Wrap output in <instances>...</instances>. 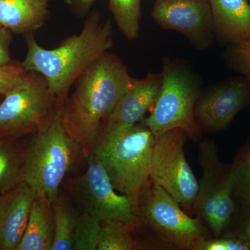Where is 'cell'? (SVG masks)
<instances>
[{
	"instance_id": "1",
	"label": "cell",
	"mask_w": 250,
	"mask_h": 250,
	"mask_svg": "<svg viewBox=\"0 0 250 250\" xmlns=\"http://www.w3.org/2000/svg\"><path fill=\"white\" fill-rule=\"evenodd\" d=\"M134 80L121 59L108 51L79 77L71 96L57 106L83 157L93 151L108 116Z\"/></svg>"
},
{
	"instance_id": "2",
	"label": "cell",
	"mask_w": 250,
	"mask_h": 250,
	"mask_svg": "<svg viewBox=\"0 0 250 250\" xmlns=\"http://www.w3.org/2000/svg\"><path fill=\"white\" fill-rule=\"evenodd\" d=\"M27 43L21 65L26 71L43 76L58 106L79 77L113 47V28L109 20L103 21L100 13L93 12L80 34L69 36L56 48H43L32 36H28Z\"/></svg>"
},
{
	"instance_id": "3",
	"label": "cell",
	"mask_w": 250,
	"mask_h": 250,
	"mask_svg": "<svg viewBox=\"0 0 250 250\" xmlns=\"http://www.w3.org/2000/svg\"><path fill=\"white\" fill-rule=\"evenodd\" d=\"M155 139L143 124L104 126L91 152L104 167L117 191L137 209L150 187Z\"/></svg>"
},
{
	"instance_id": "4",
	"label": "cell",
	"mask_w": 250,
	"mask_h": 250,
	"mask_svg": "<svg viewBox=\"0 0 250 250\" xmlns=\"http://www.w3.org/2000/svg\"><path fill=\"white\" fill-rule=\"evenodd\" d=\"M80 154L83 156L80 146L67 131L57 107L26 149L23 182L53 202Z\"/></svg>"
},
{
	"instance_id": "5",
	"label": "cell",
	"mask_w": 250,
	"mask_h": 250,
	"mask_svg": "<svg viewBox=\"0 0 250 250\" xmlns=\"http://www.w3.org/2000/svg\"><path fill=\"white\" fill-rule=\"evenodd\" d=\"M162 83L150 116L141 124L155 139L171 129L183 130L187 137L198 141L202 130L195 121V106L200 98L197 81L187 69L166 60L161 72Z\"/></svg>"
},
{
	"instance_id": "6",
	"label": "cell",
	"mask_w": 250,
	"mask_h": 250,
	"mask_svg": "<svg viewBox=\"0 0 250 250\" xmlns=\"http://www.w3.org/2000/svg\"><path fill=\"white\" fill-rule=\"evenodd\" d=\"M199 161L203 175L199 183L193 213L207 223L215 237L220 236L231 223L236 209L229 166L220 161L218 147L213 139L200 142Z\"/></svg>"
},
{
	"instance_id": "7",
	"label": "cell",
	"mask_w": 250,
	"mask_h": 250,
	"mask_svg": "<svg viewBox=\"0 0 250 250\" xmlns=\"http://www.w3.org/2000/svg\"><path fill=\"white\" fill-rule=\"evenodd\" d=\"M183 130L171 129L156 138L150 166L152 183L174 197L188 214L193 213L199 182L186 158Z\"/></svg>"
},
{
	"instance_id": "8",
	"label": "cell",
	"mask_w": 250,
	"mask_h": 250,
	"mask_svg": "<svg viewBox=\"0 0 250 250\" xmlns=\"http://www.w3.org/2000/svg\"><path fill=\"white\" fill-rule=\"evenodd\" d=\"M57 100L43 76L28 72L22 85L5 95L0 104V136L39 131L57 108Z\"/></svg>"
},
{
	"instance_id": "9",
	"label": "cell",
	"mask_w": 250,
	"mask_h": 250,
	"mask_svg": "<svg viewBox=\"0 0 250 250\" xmlns=\"http://www.w3.org/2000/svg\"><path fill=\"white\" fill-rule=\"evenodd\" d=\"M85 159L86 169L75 183V195L83 211L102 223L113 222L134 228L138 221L137 208L117 191L104 167L92 153Z\"/></svg>"
},
{
	"instance_id": "10",
	"label": "cell",
	"mask_w": 250,
	"mask_h": 250,
	"mask_svg": "<svg viewBox=\"0 0 250 250\" xmlns=\"http://www.w3.org/2000/svg\"><path fill=\"white\" fill-rule=\"evenodd\" d=\"M139 207L145 220L180 249L193 250L199 242L207 238L203 222L184 211L178 202L159 185L152 183Z\"/></svg>"
},
{
	"instance_id": "11",
	"label": "cell",
	"mask_w": 250,
	"mask_h": 250,
	"mask_svg": "<svg viewBox=\"0 0 250 250\" xmlns=\"http://www.w3.org/2000/svg\"><path fill=\"white\" fill-rule=\"evenodd\" d=\"M152 16L163 29L182 33L200 48L209 45L213 31L209 0H156Z\"/></svg>"
},
{
	"instance_id": "12",
	"label": "cell",
	"mask_w": 250,
	"mask_h": 250,
	"mask_svg": "<svg viewBox=\"0 0 250 250\" xmlns=\"http://www.w3.org/2000/svg\"><path fill=\"white\" fill-rule=\"evenodd\" d=\"M250 99V87L246 80L225 82L199 98L194 111L195 121L207 132L226 129Z\"/></svg>"
},
{
	"instance_id": "13",
	"label": "cell",
	"mask_w": 250,
	"mask_h": 250,
	"mask_svg": "<svg viewBox=\"0 0 250 250\" xmlns=\"http://www.w3.org/2000/svg\"><path fill=\"white\" fill-rule=\"evenodd\" d=\"M36 197L24 182L0 195V250H17Z\"/></svg>"
},
{
	"instance_id": "14",
	"label": "cell",
	"mask_w": 250,
	"mask_h": 250,
	"mask_svg": "<svg viewBox=\"0 0 250 250\" xmlns=\"http://www.w3.org/2000/svg\"><path fill=\"white\" fill-rule=\"evenodd\" d=\"M161 83V73H150L142 80H134L116 104L104 126H131L142 122L155 103Z\"/></svg>"
},
{
	"instance_id": "15",
	"label": "cell",
	"mask_w": 250,
	"mask_h": 250,
	"mask_svg": "<svg viewBox=\"0 0 250 250\" xmlns=\"http://www.w3.org/2000/svg\"><path fill=\"white\" fill-rule=\"evenodd\" d=\"M213 31L223 40L241 43L250 39V4L248 0H209Z\"/></svg>"
},
{
	"instance_id": "16",
	"label": "cell",
	"mask_w": 250,
	"mask_h": 250,
	"mask_svg": "<svg viewBox=\"0 0 250 250\" xmlns=\"http://www.w3.org/2000/svg\"><path fill=\"white\" fill-rule=\"evenodd\" d=\"M49 0H0V24L18 34L39 30L48 17Z\"/></svg>"
},
{
	"instance_id": "17",
	"label": "cell",
	"mask_w": 250,
	"mask_h": 250,
	"mask_svg": "<svg viewBox=\"0 0 250 250\" xmlns=\"http://www.w3.org/2000/svg\"><path fill=\"white\" fill-rule=\"evenodd\" d=\"M54 235L52 202L37 195L17 250H52Z\"/></svg>"
},
{
	"instance_id": "18",
	"label": "cell",
	"mask_w": 250,
	"mask_h": 250,
	"mask_svg": "<svg viewBox=\"0 0 250 250\" xmlns=\"http://www.w3.org/2000/svg\"><path fill=\"white\" fill-rule=\"evenodd\" d=\"M11 136H0V195L23 182L26 149Z\"/></svg>"
},
{
	"instance_id": "19",
	"label": "cell",
	"mask_w": 250,
	"mask_h": 250,
	"mask_svg": "<svg viewBox=\"0 0 250 250\" xmlns=\"http://www.w3.org/2000/svg\"><path fill=\"white\" fill-rule=\"evenodd\" d=\"M54 235L52 250H73L77 220L71 206L60 196L52 202Z\"/></svg>"
},
{
	"instance_id": "20",
	"label": "cell",
	"mask_w": 250,
	"mask_h": 250,
	"mask_svg": "<svg viewBox=\"0 0 250 250\" xmlns=\"http://www.w3.org/2000/svg\"><path fill=\"white\" fill-rule=\"evenodd\" d=\"M141 0H108L109 10L117 25L126 39L139 36L141 20Z\"/></svg>"
},
{
	"instance_id": "21",
	"label": "cell",
	"mask_w": 250,
	"mask_h": 250,
	"mask_svg": "<svg viewBox=\"0 0 250 250\" xmlns=\"http://www.w3.org/2000/svg\"><path fill=\"white\" fill-rule=\"evenodd\" d=\"M130 229L123 224L103 222L99 235L97 250H134L136 243L130 232Z\"/></svg>"
},
{
	"instance_id": "22",
	"label": "cell",
	"mask_w": 250,
	"mask_h": 250,
	"mask_svg": "<svg viewBox=\"0 0 250 250\" xmlns=\"http://www.w3.org/2000/svg\"><path fill=\"white\" fill-rule=\"evenodd\" d=\"M229 170L234 194L246 207H250V141L241 148Z\"/></svg>"
},
{
	"instance_id": "23",
	"label": "cell",
	"mask_w": 250,
	"mask_h": 250,
	"mask_svg": "<svg viewBox=\"0 0 250 250\" xmlns=\"http://www.w3.org/2000/svg\"><path fill=\"white\" fill-rule=\"evenodd\" d=\"M101 225L98 218L86 212L77 217L73 250H97Z\"/></svg>"
},
{
	"instance_id": "24",
	"label": "cell",
	"mask_w": 250,
	"mask_h": 250,
	"mask_svg": "<svg viewBox=\"0 0 250 250\" xmlns=\"http://www.w3.org/2000/svg\"><path fill=\"white\" fill-rule=\"evenodd\" d=\"M193 250H250V245L235 233L199 242Z\"/></svg>"
},
{
	"instance_id": "25",
	"label": "cell",
	"mask_w": 250,
	"mask_h": 250,
	"mask_svg": "<svg viewBox=\"0 0 250 250\" xmlns=\"http://www.w3.org/2000/svg\"><path fill=\"white\" fill-rule=\"evenodd\" d=\"M28 72L22 65L11 63L0 66V95L5 96L24 83Z\"/></svg>"
},
{
	"instance_id": "26",
	"label": "cell",
	"mask_w": 250,
	"mask_h": 250,
	"mask_svg": "<svg viewBox=\"0 0 250 250\" xmlns=\"http://www.w3.org/2000/svg\"><path fill=\"white\" fill-rule=\"evenodd\" d=\"M231 58L235 66L244 75L250 87V39L235 45Z\"/></svg>"
},
{
	"instance_id": "27",
	"label": "cell",
	"mask_w": 250,
	"mask_h": 250,
	"mask_svg": "<svg viewBox=\"0 0 250 250\" xmlns=\"http://www.w3.org/2000/svg\"><path fill=\"white\" fill-rule=\"evenodd\" d=\"M11 32L9 29L0 24V66L12 63L10 55Z\"/></svg>"
},
{
	"instance_id": "28",
	"label": "cell",
	"mask_w": 250,
	"mask_h": 250,
	"mask_svg": "<svg viewBox=\"0 0 250 250\" xmlns=\"http://www.w3.org/2000/svg\"><path fill=\"white\" fill-rule=\"evenodd\" d=\"M247 207L248 210L245 213L246 215H244L239 230L234 233L250 245V207Z\"/></svg>"
},
{
	"instance_id": "29",
	"label": "cell",
	"mask_w": 250,
	"mask_h": 250,
	"mask_svg": "<svg viewBox=\"0 0 250 250\" xmlns=\"http://www.w3.org/2000/svg\"><path fill=\"white\" fill-rule=\"evenodd\" d=\"M67 4L71 6L78 14H86L96 0H65Z\"/></svg>"
}]
</instances>
